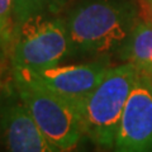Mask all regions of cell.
<instances>
[{
    "mask_svg": "<svg viewBox=\"0 0 152 152\" xmlns=\"http://www.w3.org/2000/svg\"><path fill=\"white\" fill-rule=\"evenodd\" d=\"M64 20L70 55L102 57L118 52L140 19L133 0H80Z\"/></svg>",
    "mask_w": 152,
    "mask_h": 152,
    "instance_id": "obj_1",
    "label": "cell"
},
{
    "mask_svg": "<svg viewBox=\"0 0 152 152\" xmlns=\"http://www.w3.org/2000/svg\"><path fill=\"white\" fill-rule=\"evenodd\" d=\"M138 77V69L126 62L110 67L91 93L75 105L84 136L103 150H113L117 128Z\"/></svg>",
    "mask_w": 152,
    "mask_h": 152,
    "instance_id": "obj_2",
    "label": "cell"
},
{
    "mask_svg": "<svg viewBox=\"0 0 152 152\" xmlns=\"http://www.w3.org/2000/svg\"><path fill=\"white\" fill-rule=\"evenodd\" d=\"M70 55L65 20L55 14H37L14 27L13 69L39 70L60 65Z\"/></svg>",
    "mask_w": 152,
    "mask_h": 152,
    "instance_id": "obj_3",
    "label": "cell"
},
{
    "mask_svg": "<svg viewBox=\"0 0 152 152\" xmlns=\"http://www.w3.org/2000/svg\"><path fill=\"white\" fill-rule=\"evenodd\" d=\"M14 89L52 143L65 152H71L77 147L84 131L74 102L19 79H14Z\"/></svg>",
    "mask_w": 152,
    "mask_h": 152,
    "instance_id": "obj_4",
    "label": "cell"
},
{
    "mask_svg": "<svg viewBox=\"0 0 152 152\" xmlns=\"http://www.w3.org/2000/svg\"><path fill=\"white\" fill-rule=\"evenodd\" d=\"M109 69V61L102 57L80 65H56L39 70L13 69V77L39 85L76 103L93 91Z\"/></svg>",
    "mask_w": 152,
    "mask_h": 152,
    "instance_id": "obj_5",
    "label": "cell"
},
{
    "mask_svg": "<svg viewBox=\"0 0 152 152\" xmlns=\"http://www.w3.org/2000/svg\"><path fill=\"white\" fill-rule=\"evenodd\" d=\"M0 137L8 152H65L37 126L17 90L0 102Z\"/></svg>",
    "mask_w": 152,
    "mask_h": 152,
    "instance_id": "obj_6",
    "label": "cell"
},
{
    "mask_svg": "<svg viewBox=\"0 0 152 152\" xmlns=\"http://www.w3.org/2000/svg\"><path fill=\"white\" fill-rule=\"evenodd\" d=\"M113 152H152V91L140 74L118 124Z\"/></svg>",
    "mask_w": 152,
    "mask_h": 152,
    "instance_id": "obj_7",
    "label": "cell"
},
{
    "mask_svg": "<svg viewBox=\"0 0 152 152\" xmlns=\"http://www.w3.org/2000/svg\"><path fill=\"white\" fill-rule=\"evenodd\" d=\"M119 58L137 69L152 66V22L138 20L118 50Z\"/></svg>",
    "mask_w": 152,
    "mask_h": 152,
    "instance_id": "obj_8",
    "label": "cell"
},
{
    "mask_svg": "<svg viewBox=\"0 0 152 152\" xmlns=\"http://www.w3.org/2000/svg\"><path fill=\"white\" fill-rule=\"evenodd\" d=\"M71 0H13L14 27L37 14H57Z\"/></svg>",
    "mask_w": 152,
    "mask_h": 152,
    "instance_id": "obj_9",
    "label": "cell"
},
{
    "mask_svg": "<svg viewBox=\"0 0 152 152\" xmlns=\"http://www.w3.org/2000/svg\"><path fill=\"white\" fill-rule=\"evenodd\" d=\"M14 19H13V0H0V50L13 41Z\"/></svg>",
    "mask_w": 152,
    "mask_h": 152,
    "instance_id": "obj_10",
    "label": "cell"
},
{
    "mask_svg": "<svg viewBox=\"0 0 152 152\" xmlns=\"http://www.w3.org/2000/svg\"><path fill=\"white\" fill-rule=\"evenodd\" d=\"M138 74L143 81L147 84V86L150 88V90L152 91V66H147V67H142L138 69Z\"/></svg>",
    "mask_w": 152,
    "mask_h": 152,
    "instance_id": "obj_11",
    "label": "cell"
},
{
    "mask_svg": "<svg viewBox=\"0 0 152 152\" xmlns=\"http://www.w3.org/2000/svg\"><path fill=\"white\" fill-rule=\"evenodd\" d=\"M143 1V12L146 14V20L152 22V0H142Z\"/></svg>",
    "mask_w": 152,
    "mask_h": 152,
    "instance_id": "obj_12",
    "label": "cell"
}]
</instances>
